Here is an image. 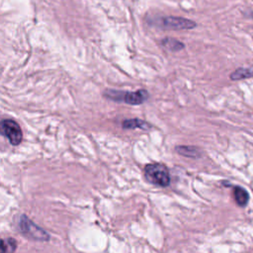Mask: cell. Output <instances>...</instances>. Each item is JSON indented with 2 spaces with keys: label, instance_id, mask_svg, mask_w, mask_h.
Segmentation results:
<instances>
[{
  "label": "cell",
  "instance_id": "4",
  "mask_svg": "<svg viewBox=\"0 0 253 253\" xmlns=\"http://www.w3.org/2000/svg\"><path fill=\"white\" fill-rule=\"evenodd\" d=\"M153 25L163 29V30H174V31H182V30H192L197 27L195 21L183 18V17H175V16H166L159 18L156 21H153Z\"/></svg>",
  "mask_w": 253,
  "mask_h": 253
},
{
  "label": "cell",
  "instance_id": "9",
  "mask_svg": "<svg viewBox=\"0 0 253 253\" xmlns=\"http://www.w3.org/2000/svg\"><path fill=\"white\" fill-rule=\"evenodd\" d=\"M161 44L168 50L176 52V51H180L182 49H184L185 44L178 41L177 39H173V38H164L161 41Z\"/></svg>",
  "mask_w": 253,
  "mask_h": 253
},
{
  "label": "cell",
  "instance_id": "1",
  "mask_svg": "<svg viewBox=\"0 0 253 253\" xmlns=\"http://www.w3.org/2000/svg\"><path fill=\"white\" fill-rule=\"evenodd\" d=\"M18 228L24 236L35 241H48L50 239L49 234L31 220L27 215L22 214L19 217Z\"/></svg>",
  "mask_w": 253,
  "mask_h": 253
},
{
  "label": "cell",
  "instance_id": "3",
  "mask_svg": "<svg viewBox=\"0 0 253 253\" xmlns=\"http://www.w3.org/2000/svg\"><path fill=\"white\" fill-rule=\"evenodd\" d=\"M105 96L116 102H124L128 105H140L148 99V92L140 89L134 92H125L117 90H107Z\"/></svg>",
  "mask_w": 253,
  "mask_h": 253
},
{
  "label": "cell",
  "instance_id": "11",
  "mask_svg": "<svg viewBox=\"0 0 253 253\" xmlns=\"http://www.w3.org/2000/svg\"><path fill=\"white\" fill-rule=\"evenodd\" d=\"M18 242L15 238L0 239V253H15Z\"/></svg>",
  "mask_w": 253,
  "mask_h": 253
},
{
  "label": "cell",
  "instance_id": "8",
  "mask_svg": "<svg viewBox=\"0 0 253 253\" xmlns=\"http://www.w3.org/2000/svg\"><path fill=\"white\" fill-rule=\"evenodd\" d=\"M176 152H178L179 154L186 156V157H191V158H197L200 157L202 152L201 150L196 147V146H189V145H178L175 148Z\"/></svg>",
  "mask_w": 253,
  "mask_h": 253
},
{
  "label": "cell",
  "instance_id": "7",
  "mask_svg": "<svg viewBox=\"0 0 253 253\" xmlns=\"http://www.w3.org/2000/svg\"><path fill=\"white\" fill-rule=\"evenodd\" d=\"M252 77H253V65H251L249 67L237 68L233 72H231L229 75V78L233 81L252 78Z\"/></svg>",
  "mask_w": 253,
  "mask_h": 253
},
{
  "label": "cell",
  "instance_id": "6",
  "mask_svg": "<svg viewBox=\"0 0 253 253\" xmlns=\"http://www.w3.org/2000/svg\"><path fill=\"white\" fill-rule=\"evenodd\" d=\"M122 126L126 129H134V128H140V129H148L151 126L143 121V120H140V119H127V120H125L122 124Z\"/></svg>",
  "mask_w": 253,
  "mask_h": 253
},
{
  "label": "cell",
  "instance_id": "5",
  "mask_svg": "<svg viewBox=\"0 0 253 253\" xmlns=\"http://www.w3.org/2000/svg\"><path fill=\"white\" fill-rule=\"evenodd\" d=\"M0 134L7 137L12 145H19L23 139V131L17 122L6 119L0 121Z\"/></svg>",
  "mask_w": 253,
  "mask_h": 253
},
{
  "label": "cell",
  "instance_id": "2",
  "mask_svg": "<svg viewBox=\"0 0 253 253\" xmlns=\"http://www.w3.org/2000/svg\"><path fill=\"white\" fill-rule=\"evenodd\" d=\"M145 179L159 187H167L170 184V175L167 167L162 163H150L144 167Z\"/></svg>",
  "mask_w": 253,
  "mask_h": 253
},
{
  "label": "cell",
  "instance_id": "10",
  "mask_svg": "<svg viewBox=\"0 0 253 253\" xmlns=\"http://www.w3.org/2000/svg\"><path fill=\"white\" fill-rule=\"evenodd\" d=\"M233 194H234L235 202L238 206L244 207L247 205L249 200V195L245 189H243L240 186H235L233 189Z\"/></svg>",
  "mask_w": 253,
  "mask_h": 253
}]
</instances>
